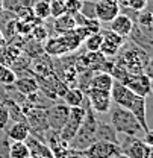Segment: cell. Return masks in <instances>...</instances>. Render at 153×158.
Segmentation results:
<instances>
[{"label":"cell","mask_w":153,"mask_h":158,"mask_svg":"<svg viewBox=\"0 0 153 158\" xmlns=\"http://www.w3.org/2000/svg\"><path fill=\"white\" fill-rule=\"evenodd\" d=\"M30 35L34 37L35 41H46V40L49 38V32H47V29L41 24H35L34 26V29H32V32H30Z\"/></svg>","instance_id":"f1b7e54d"},{"label":"cell","mask_w":153,"mask_h":158,"mask_svg":"<svg viewBox=\"0 0 153 158\" xmlns=\"http://www.w3.org/2000/svg\"><path fill=\"white\" fill-rule=\"evenodd\" d=\"M30 135V126L27 122H15L8 129V138L11 141H26Z\"/></svg>","instance_id":"2e32d148"},{"label":"cell","mask_w":153,"mask_h":158,"mask_svg":"<svg viewBox=\"0 0 153 158\" xmlns=\"http://www.w3.org/2000/svg\"><path fill=\"white\" fill-rule=\"evenodd\" d=\"M96 131H97V118L93 113V110H87V116L83 123L80 125L77 134L74 135V138L68 143L70 149L74 151H85L90 144H93L94 141H97L96 138Z\"/></svg>","instance_id":"3957f363"},{"label":"cell","mask_w":153,"mask_h":158,"mask_svg":"<svg viewBox=\"0 0 153 158\" xmlns=\"http://www.w3.org/2000/svg\"><path fill=\"white\" fill-rule=\"evenodd\" d=\"M68 111H70V106H67L65 103L64 105H55L50 110H47L46 111V116H47V125H49V128L59 134V131L62 129L65 120L68 117Z\"/></svg>","instance_id":"7c38bea8"},{"label":"cell","mask_w":153,"mask_h":158,"mask_svg":"<svg viewBox=\"0 0 153 158\" xmlns=\"http://www.w3.org/2000/svg\"><path fill=\"white\" fill-rule=\"evenodd\" d=\"M3 11H5V8H3V2H2V0H0V14H2V12H3Z\"/></svg>","instance_id":"74e56055"},{"label":"cell","mask_w":153,"mask_h":158,"mask_svg":"<svg viewBox=\"0 0 153 158\" xmlns=\"http://www.w3.org/2000/svg\"><path fill=\"white\" fill-rule=\"evenodd\" d=\"M147 158H153V148L149 149V155H147Z\"/></svg>","instance_id":"8d00e7d4"},{"label":"cell","mask_w":153,"mask_h":158,"mask_svg":"<svg viewBox=\"0 0 153 158\" xmlns=\"http://www.w3.org/2000/svg\"><path fill=\"white\" fill-rule=\"evenodd\" d=\"M146 65H147V55L138 47L127 50L123 56V67L127 70V73H143Z\"/></svg>","instance_id":"30bf717a"},{"label":"cell","mask_w":153,"mask_h":158,"mask_svg":"<svg viewBox=\"0 0 153 158\" xmlns=\"http://www.w3.org/2000/svg\"><path fill=\"white\" fill-rule=\"evenodd\" d=\"M97 140H103V141H111L115 144H120V140L117 137V132L112 128L111 123H100L97 122V131H96Z\"/></svg>","instance_id":"e0dca14e"},{"label":"cell","mask_w":153,"mask_h":158,"mask_svg":"<svg viewBox=\"0 0 153 158\" xmlns=\"http://www.w3.org/2000/svg\"><path fill=\"white\" fill-rule=\"evenodd\" d=\"M109 113H111V125H112V128L115 129L117 134H123L126 137L143 138L146 131L143 129L139 122L136 120V117L129 110L114 105V106H111Z\"/></svg>","instance_id":"6da1fadb"},{"label":"cell","mask_w":153,"mask_h":158,"mask_svg":"<svg viewBox=\"0 0 153 158\" xmlns=\"http://www.w3.org/2000/svg\"><path fill=\"white\" fill-rule=\"evenodd\" d=\"M115 158H127V157H126V155H123V154H120V155H117Z\"/></svg>","instance_id":"ab89813d"},{"label":"cell","mask_w":153,"mask_h":158,"mask_svg":"<svg viewBox=\"0 0 153 158\" xmlns=\"http://www.w3.org/2000/svg\"><path fill=\"white\" fill-rule=\"evenodd\" d=\"M109 31L118 34L120 37H129L134 31V20L126 14H118L111 23H109Z\"/></svg>","instance_id":"5bb4252c"},{"label":"cell","mask_w":153,"mask_h":158,"mask_svg":"<svg viewBox=\"0 0 153 158\" xmlns=\"http://www.w3.org/2000/svg\"><path fill=\"white\" fill-rule=\"evenodd\" d=\"M65 5V14L76 15L83 8V0H64Z\"/></svg>","instance_id":"4316f807"},{"label":"cell","mask_w":153,"mask_h":158,"mask_svg":"<svg viewBox=\"0 0 153 158\" xmlns=\"http://www.w3.org/2000/svg\"><path fill=\"white\" fill-rule=\"evenodd\" d=\"M83 41L77 37V34L74 32V29L71 32L67 34H58L56 37L46 40L44 44V52L50 56H62L68 52L76 50L77 47L82 44Z\"/></svg>","instance_id":"7a4b0ae2"},{"label":"cell","mask_w":153,"mask_h":158,"mask_svg":"<svg viewBox=\"0 0 153 158\" xmlns=\"http://www.w3.org/2000/svg\"><path fill=\"white\" fill-rule=\"evenodd\" d=\"M121 6L117 0H96L94 2V17L100 23H111L120 14Z\"/></svg>","instance_id":"ba28073f"},{"label":"cell","mask_w":153,"mask_h":158,"mask_svg":"<svg viewBox=\"0 0 153 158\" xmlns=\"http://www.w3.org/2000/svg\"><path fill=\"white\" fill-rule=\"evenodd\" d=\"M117 2H118V5H120V6H126L129 0H117Z\"/></svg>","instance_id":"d590c367"},{"label":"cell","mask_w":153,"mask_h":158,"mask_svg":"<svg viewBox=\"0 0 153 158\" xmlns=\"http://www.w3.org/2000/svg\"><path fill=\"white\" fill-rule=\"evenodd\" d=\"M50 2V17L58 19L65 14V5L64 0H49Z\"/></svg>","instance_id":"83f0119b"},{"label":"cell","mask_w":153,"mask_h":158,"mask_svg":"<svg viewBox=\"0 0 153 158\" xmlns=\"http://www.w3.org/2000/svg\"><path fill=\"white\" fill-rule=\"evenodd\" d=\"M85 116H87V110L80 105V106H71L70 111H68V117L65 120L62 129L59 131V138L64 141V143H70L74 135L77 134L80 125L83 123L85 120Z\"/></svg>","instance_id":"277c9868"},{"label":"cell","mask_w":153,"mask_h":158,"mask_svg":"<svg viewBox=\"0 0 153 158\" xmlns=\"http://www.w3.org/2000/svg\"><path fill=\"white\" fill-rule=\"evenodd\" d=\"M62 98L65 100V105L71 108V106H80L85 100V94L79 88H70V90L65 91V94Z\"/></svg>","instance_id":"44dd1931"},{"label":"cell","mask_w":153,"mask_h":158,"mask_svg":"<svg viewBox=\"0 0 153 158\" xmlns=\"http://www.w3.org/2000/svg\"><path fill=\"white\" fill-rule=\"evenodd\" d=\"M143 141L149 146V148H153V129H147L146 132H144V135H143Z\"/></svg>","instance_id":"836d02e7"},{"label":"cell","mask_w":153,"mask_h":158,"mask_svg":"<svg viewBox=\"0 0 153 158\" xmlns=\"http://www.w3.org/2000/svg\"><path fill=\"white\" fill-rule=\"evenodd\" d=\"M11 118L9 114V106L5 103H0V129H5L8 126V122Z\"/></svg>","instance_id":"f546056e"},{"label":"cell","mask_w":153,"mask_h":158,"mask_svg":"<svg viewBox=\"0 0 153 158\" xmlns=\"http://www.w3.org/2000/svg\"><path fill=\"white\" fill-rule=\"evenodd\" d=\"M147 5H149V0H129L126 6L135 12H143L147 8Z\"/></svg>","instance_id":"4dcf8cb0"},{"label":"cell","mask_w":153,"mask_h":158,"mask_svg":"<svg viewBox=\"0 0 153 158\" xmlns=\"http://www.w3.org/2000/svg\"><path fill=\"white\" fill-rule=\"evenodd\" d=\"M150 88H152V93H153V78H150Z\"/></svg>","instance_id":"f35d334b"},{"label":"cell","mask_w":153,"mask_h":158,"mask_svg":"<svg viewBox=\"0 0 153 158\" xmlns=\"http://www.w3.org/2000/svg\"><path fill=\"white\" fill-rule=\"evenodd\" d=\"M74 27H76L74 15L64 14V15L55 19V31H56V34H67V32H71Z\"/></svg>","instance_id":"d6986e66"},{"label":"cell","mask_w":153,"mask_h":158,"mask_svg":"<svg viewBox=\"0 0 153 158\" xmlns=\"http://www.w3.org/2000/svg\"><path fill=\"white\" fill-rule=\"evenodd\" d=\"M17 81V73L5 64H0V84L3 87H12Z\"/></svg>","instance_id":"603a6c76"},{"label":"cell","mask_w":153,"mask_h":158,"mask_svg":"<svg viewBox=\"0 0 153 158\" xmlns=\"http://www.w3.org/2000/svg\"><path fill=\"white\" fill-rule=\"evenodd\" d=\"M29 158H30V157H29Z\"/></svg>","instance_id":"60d3db41"},{"label":"cell","mask_w":153,"mask_h":158,"mask_svg":"<svg viewBox=\"0 0 153 158\" xmlns=\"http://www.w3.org/2000/svg\"><path fill=\"white\" fill-rule=\"evenodd\" d=\"M21 56V50L15 46H5L0 49V64H5V65H11L14 64L17 59Z\"/></svg>","instance_id":"ffe728a7"},{"label":"cell","mask_w":153,"mask_h":158,"mask_svg":"<svg viewBox=\"0 0 153 158\" xmlns=\"http://www.w3.org/2000/svg\"><path fill=\"white\" fill-rule=\"evenodd\" d=\"M34 14L38 20L50 19V2L49 0H37L32 6Z\"/></svg>","instance_id":"cb8c5ba5"},{"label":"cell","mask_w":153,"mask_h":158,"mask_svg":"<svg viewBox=\"0 0 153 158\" xmlns=\"http://www.w3.org/2000/svg\"><path fill=\"white\" fill-rule=\"evenodd\" d=\"M100 32H102V35H103V41L111 43V44H114V46L120 47V49H121V46H123L124 41H126L124 37H120L118 34H115L112 31H100Z\"/></svg>","instance_id":"484cf974"},{"label":"cell","mask_w":153,"mask_h":158,"mask_svg":"<svg viewBox=\"0 0 153 158\" xmlns=\"http://www.w3.org/2000/svg\"><path fill=\"white\" fill-rule=\"evenodd\" d=\"M59 158H88L85 155V152L83 151H74V149H65L64 151V154L61 155Z\"/></svg>","instance_id":"1f68e13d"},{"label":"cell","mask_w":153,"mask_h":158,"mask_svg":"<svg viewBox=\"0 0 153 158\" xmlns=\"http://www.w3.org/2000/svg\"><path fill=\"white\" fill-rule=\"evenodd\" d=\"M123 85H126L131 91H134L135 94L147 98L149 94H152V88H150V76L147 73H126V76L120 81Z\"/></svg>","instance_id":"5b68a950"},{"label":"cell","mask_w":153,"mask_h":158,"mask_svg":"<svg viewBox=\"0 0 153 158\" xmlns=\"http://www.w3.org/2000/svg\"><path fill=\"white\" fill-rule=\"evenodd\" d=\"M26 143H27V148H29L30 158H55L53 151L49 148V144L41 143L38 138L32 137V134L27 137Z\"/></svg>","instance_id":"9a60e30c"},{"label":"cell","mask_w":153,"mask_h":158,"mask_svg":"<svg viewBox=\"0 0 153 158\" xmlns=\"http://www.w3.org/2000/svg\"><path fill=\"white\" fill-rule=\"evenodd\" d=\"M5 46H6V38H5L3 32L0 31V49H2V47H5Z\"/></svg>","instance_id":"e575fe53"},{"label":"cell","mask_w":153,"mask_h":158,"mask_svg":"<svg viewBox=\"0 0 153 158\" xmlns=\"http://www.w3.org/2000/svg\"><path fill=\"white\" fill-rule=\"evenodd\" d=\"M138 94H135L134 91H131L126 85H123L121 82L115 81L112 88H111V99L115 105L121 106V108H126V110H131V106L134 105L135 99Z\"/></svg>","instance_id":"8fae6325"},{"label":"cell","mask_w":153,"mask_h":158,"mask_svg":"<svg viewBox=\"0 0 153 158\" xmlns=\"http://www.w3.org/2000/svg\"><path fill=\"white\" fill-rule=\"evenodd\" d=\"M102 43H103L102 32L93 34V35H90L88 38L85 40V49H87V52H100Z\"/></svg>","instance_id":"d4e9b609"},{"label":"cell","mask_w":153,"mask_h":158,"mask_svg":"<svg viewBox=\"0 0 153 158\" xmlns=\"http://www.w3.org/2000/svg\"><path fill=\"white\" fill-rule=\"evenodd\" d=\"M87 98H88V103L91 105V110L96 113H102V114L109 113V110L112 106L111 91L87 88Z\"/></svg>","instance_id":"52a82bcc"},{"label":"cell","mask_w":153,"mask_h":158,"mask_svg":"<svg viewBox=\"0 0 153 158\" xmlns=\"http://www.w3.org/2000/svg\"><path fill=\"white\" fill-rule=\"evenodd\" d=\"M14 87L18 90L21 94L24 96H30L34 93H38L39 90V85H38V81L35 78H17Z\"/></svg>","instance_id":"ac0fdd59"},{"label":"cell","mask_w":153,"mask_h":158,"mask_svg":"<svg viewBox=\"0 0 153 158\" xmlns=\"http://www.w3.org/2000/svg\"><path fill=\"white\" fill-rule=\"evenodd\" d=\"M83 152L88 158H114L121 154L120 144H115L111 141H103V140L94 141Z\"/></svg>","instance_id":"8992f818"},{"label":"cell","mask_w":153,"mask_h":158,"mask_svg":"<svg viewBox=\"0 0 153 158\" xmlns=\"http://www.w3.org/2000/svg\"><path fill=\"white\" fill-rule=\"evenodd\" d=\"M138 21L143 26H150V24H153V14L152 12H143L138 17Z\"/></svg>","instance_id":"d6a6232c"},{"label":"cell","mask_w":153,"mask_h":158,"mask_svg":"<svg viewBox=\"0 0 153 158\" xmlns=\"http://www.w3.org/2000/svg\"><path fill=\"white\" fill-rule=\"evenodd\" d=\"M149 146L139 137H126L123 143H120V151L127 158H147Z\"/></svg>","instance_id":"9c48e42d"},{"label":"cell","mask_w":153,"mask_h":158,"mask_svg":"<svg viewBox=\"0 0 153 158\" xmlns=\"http://www.w3.org/2000/svg\"><path fill=\"white\" fill-rule=\"evenodd\" d=\"M9 158H29V148L26 141H12L9 149H8Z\"/></svg>","instance_id":"7402d4cb"},{"label":"cell","mask_w":153,"mask_h":158,"mask_svg":"<svg viewBox=\"0 0 153 158\" xmlns=\"http://www.w3.org/2000/svg\"><path fill=\"white\" fill-rule=\"evenodd\" d=\"M115 79L109 72L97 70L91 73V78L88 81V88H96V90H103V91H111L114 85Z\"/></svg>","instance_id":"4fadbf2b"}]
</instances>
